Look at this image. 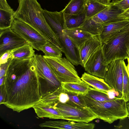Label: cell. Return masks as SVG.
Segmentation results:
<instances>
[{"mask_svg":"<svg viewBox=\"0 0 129 129\" xmlns=\"http://www.w3.org/2000/svg\"><path fill=\"white\" fill-rule=\"evenodd\" d=\"M28 44L11 28L0 30V56L7 51Z\"/></svg>","mask_w":129,"mask_h":129,"instance_id":"cell-10","label":"cell"},{"mask_svg":"<svg viewBox=\"0 0 129 129\" xmlns=\"http://www.w3.org/2000/svg\"><path fill=\"white\" fill-rule=\"evenodd\" d=\"M32 62L38 75L42 98L61 87V82L43 56L35 54Z\"/></svg>","mask_w":129,"mask_h":129,"instance_id":"cell-4","label":"cell"},{"mask_svg":"<svg viewBox=\"0 0 129 129\" xmlns=\"http://www.w3.org/2000/svg\"><path fill=\"white\" fill-rule=\"evenodd\" d=\"M109 5L104 4L98 0H86L84 6L85 19L95 16Z\"/></svg>","mask_w":129,"mask_h":129,"instance_id":"cell-23","label":"cell"},{"mask_svg":"<svg viewBox=\"0 0 129 129\" xmlns=\"http://www.w3.org/2000/svg\"><path fill=\"white\" fill-rule=\"evenodd\" d=\"M112 4L124 11L129 9V0H118Z\"/></svg>","mask_w":129,"mask_h":129,"instance_id":"cell-32","label":"cell"},{"mask_svg":"<svg viewBox=\"0 0 129 129\" xmlns=\"http://www.w3.org/2000/svg\"><path fill=\"white\" fill-rule=\"evenodd\" d=\"M111 92L103 91L90 87L88 91L84 96L95 101H104L111 100L113 98L110 97Z\"/></svg>","mask_w":129,"mask_h":129,"instance_id":"cell-29","label":"cell"},{"mask_svg":"<svg viewBox=\"0 0 129 129\" xmlns=\"http://www.w3.org/2000/svg\"><path fill=\"white\" fill-rule=\"evenodd\" d=\"M11 51H7L0 56V64L6 63L9 59L12 58Z\"/></svg>","mask_w":129,"mask_h":129,"instance_id":"cell-34","label":"cell"},{"mask_svg":"<svg viewBox=\"0 0 129 129\" xmlns=\"http://www.w3.org/2000/svg\"><path fill=\"white\" fill-rule=\"evenodd\" d=\"M63 89V91L67 94L68 97V100L65 103L82 108L88 107L83 95Z\"/></svg>","mask_w":129,"mask_h":129,"instance_id":"cell-27","label":"cell"},{"mask_svg":"<svg viewBox=\"0 0 129 129\" xmlns=\"http://www.w3.org/2000/svg\"><path fill=\"white\" fill-rule=\"evenodd\" d=\"M129 46V25L106 42L103 43L102 49L106 63L118 59L128 58Z\"/></svg>","mask_w":129,"mask_h":129,"instance_id":"cell-5","label":"cell"},{"mask_svg":"<svg viewBox=\"0 0 129 129\" xmlns=\"http://www.w3.org/2000/svg\"><path fill=\"white\" fill-rule=\"evenodd\" d=\"M124 11L111 3L108 7L91 18L97 23L103 25L124 20L121 19L118 17L119 15Z\"/></svg>","mask_w":129,"mask_h":129,"instance_id":"cell-16","label":"cell"},{"mask_svg":"<svg viewBox=\"0 0 129 129\" xmlns=\"http://www.w3.org/2000/svg\"><path fill=\"white\" fill-rule=\"evenodd\" d=\"M47 56L61 57V49L58 46L48 41L41 48V50Z\"/></svg>","mask_w":129,"mask_h":129,"instance_id":"cell-30","label":"cell"},{"mask_svg":"<svg viewBox=\"0 0 129 129\" xmlns=\"http://www.w3.org/2000/svg\"><path fill=\"white\" fill-rule=\"evenodd\" d=\"M33 48L29 44H27L11 51L12 59L24 60L32 58L35 55Z\"/></svg>","mask_w":129,"mask_h":129,"instance_id":"cell-25","label":"cell"},{"mask_svg":"<svg viewBox=\"0 0 129 129\" xmlns=\"http://www.w3.org/2000/svg\"><path fill=\"white\" fill-rule=\"evenodd\" d=\"M123 59L114 60L109 63L104 80L114 90L116 97L121 98L122 95Z\"/></svg>","mask_w":129,"mask_h":129,"instance_id":"cell-9","label":"cell"},{"mask_svg":"<svg viewBox=\"0 0 129 129\" xmlns=\"http://www.w3.org/2000/svg\"><path fill=\"white\" fill-rule=\"evenodd\" d=\"M128 64L127 66V70L129 73V58H127Z\"/></svg>","mask_w":129,"mask_h":129,"instance_id":"cell-41","label":"cell"},{"mask_svg":"<svg viewBox=\"0 0 129 129\" xmlns=\"http://www.w3.org/2000/svg\"><path fill=\"white\" fill-rule=\"evenodd\" d=\"M11 28L26 40L34 49L41 50L48 41L32 27L23 22L14 18Z\"/></svg>","mask_w":129,"mask_h":129,"instance_id":"cell-8","label":"cell"},{"mask_svg":"<svg viewBox=\"0 0 129 129\" xmlns=\"http://www.w3.org/2000/svg\"><path fill=\"white\" fill-rule=\"evenodd\" d=\"M86 0H70L61 11L64 13L75 14L83 12Z\"/></svg>","mask_w":129,"mask_h":129,"instance_id":"cell-26","label":"cell"},{"mask_svg":"<svg viewBox=\"0 0 129 129\" xmlns=\"http://www.w3.org/2000/svg\"><path fill=\"white\" fill-rule=\"evenodd\" d=\"M129 25L128 19L103 24L102 30L98 36L103 43H105Z\"/></svg>","mask_w":129,"mask_h":129,"instance_id":"cell-14","label":"cell"},{"mask_svg":"<svg viewBox=\"0 0 129 129\" xmlns=\"http://www.w3.org/2000/svg\"><path fill=\"white\" fill-rule=\"evenodd\" d=\"M5 76L0 78V86L3 85L5 83Z\"/></svg>","mask_w":129,"mask_h":129,"instance_id":"cell-37","label":"cell"},{"mask_svg":"<svg viewBox=\"0 0 129 129\" xmlns=\"http://www.w3.org/2000/svg\"><path fill=\"white\" fill-rule=\"evenodd\" d=\"M18 1L19 6L14 18L28 24L48 41L61 49L59 37L47 23L43 13V9L37 0Z\"/></svg>","mask_w":129,"mask_h":129,"instance_id":"cell-2","label":"cell"},{"mask_svg":"<svg viewBox=\"0 0 129 129\" xmlns=\"http://www.w3.org/2000/svg\"><path fill=\"white\" fill-rule=\"evenodd\" d=\"M83 96L87 107L98 118L105 122L111 124L128 116L126 102L121 98L114 96L109 100L99 101Z\"/></svg>","mask_w":129,"mask_h":129,"instance_id":"cell-3","label":"cell"},{"mask_svg":"<svg viewBox=\"0 0 129 129\" xmlns=\"http://www.w3.org/2000/svg\"><path fill=\"white\" fill-rule=\"evenodd\" d=\"M45 60L61 82L81 81L73 65L67 58L43 56Z\"/></svg>","mask_w":129,"mask_h":129,"instance_id":"cell-6","label":"cell"},{"mask_svg":"<svg viewBox=\"0 0 129 129\" xmlns=\"http://www.w3.org/2000/svg\"><path fill=\"white\" fill-rule=\"evenodd\" d=\"M128 58H129V46L128 47Z\"/></svg>","mask_w":129,"mask_h":129,"instance_id":"cell-42","label":"cell"},{"mask_svg":"<svg viewBox=\"0 0 129 129\" xmlns=\"http://www.w3.org/2000/svg\"><path fill=\"white\" fill-rule=\"evenodd\" d=\"M103 25L96 23L91 18L86 19L79 27L91 34L98 36L101 32Z\"/></svg>","mask_w":129,"mask_h":129,"instance_id":"cell-28","label":"cell"},{"mask_svg":"<svg viewBox=\"0 0 129 129\" xmlns=\"http://www.w3.org/2000/svg\"><path fill=\"white\" fill-rule=\"evenodd\" d=\"M123 72L122 95L121 97L126 102L129 100V73L124 60L122 63Z\"/></svg>","mask_w":129,"mask_h":129,"instance_id":"cell-31","label":"cell"},{"mask_svg":"<svg viewBox=\"0 0 129 129\" xmlns=\"http://www.w3.org/2000/svg\"><path fill=\"white\" fill-rule=\"evenodd\" d=\"M43 12L47 23L59 37L65 28L64 13L61 11L52 12L45 9L43 10Z\"/></svg>","mask_w":129,"mask_h":129,"instance_id":"cell-15","label":"cell"},{"mask_svg":"<svg viewBox=\"0 0 129 129\" xmlns=\"http://www.w3.org/2000/svg\"><path fill=\"white\" fill-rule=\"evenodd\" d=\"M65 27L71 29L79 27L86 19L85 10L79 14H73L64 13Z\"/></svg>","mask_w":129,"mask_h":129,"instance_id":"cell-24","label":"cell"},{"mask_svg":"<svg viewBox=\"0 0 129 129\" xmlns=\"http://www.w3.org/2000/svg\"><path fill=\"white\" fill-rule=\"evenodd\" d=\"M12 59L11 58L6 63L0 64V78L6 76L9 66Z\"/></svg>","mask_w":129,"mask_h":129,"instance_id":"cell-33","label":"cell"},{"mask_svg":"<svg viewBox=\"0 0 129 129\" xmlns=\"http://www.w3.org/2000/svg\"><path fill=\"white\" fill-rule=\"evenodd\" d=\"M118 0H109V1L110 2H111L112 4H113L115 3Z\"/></svg>","mask_w":129,"mask_h":129,"instance_id":"cell-40","label":"cell"},{"mask_svg":"<svg viewBox=\"0 0 129 129\" xmlns=\"http://www.w3.org/2000/svg\"><path fill=\"white\" fill-rule=\"evenodd\" d=\"M15 12L7 0H0V30L11 28Z\"/></svg>","mask_w":129,"mask_h":129,"instance_id":"cell-19","label":"cell"},{"mask_svg":"<svg viewBox=\"0 0 129 129\" xmlns=\"http://www.w3.org/2000/svg\"><path fill=\"white\" fill-rule=\"evenodd\" d=\"M108 64L105 61L102 47L90 57L84 68L87 73L104 79Z\"/></svg>","mask_w":129,"mask_h":129,"instance_id":"cell-11","label":"cell"},{"mask_svg":"<svg viewBox=\"0 0 129 129\" xmlns=\"http://www.w3.org/2000/svg\"><path fill=\"white\" fill-rule=\"evenodd\" d=\"M44 102L50 104L57 109L61 113L64 120L88 123L98 118L97 116L88 107L79 108L61 103L58 100L51 102Z\"/></svg>","mask_w":129,"mask_h":129,"instance_id":"cell-7","label":"cell"},{"mask_svg":"<svg viewBox=\"0 0 129 129\" xmlns=\"http://www.w3.org/2000/svg\"><path fill=\"white\" fill-rule=\"evenodd\" d=\"M118 17L123 19L129 20V9L119 15Z\"/></svg>","mask_w":129,"mask_h":129,"instance_id":"cell-36","label":"cell"},{"mask_svg":"<svg viewBox=\"0 0 129 129\" xmlns=\"http://www.w3.org/2000/svg\"><path fill=\"white\" fill-rule=\"evenodd\" d=\"M39 118H48L54 119H63L60 112L52 105L40 101L33 107Z\"/></svg>","mask_w":129,"mask_h":129,"instance_id":"cell-18","label":"cell"},{"mask_svg":"<svg viewBox=\"0 0 129 129\" xmlns=\"http://www.w3.org/2000/svg\"><path fill=\"white\" fill-rule=\"evenodd\" d=\"M101 3L107 5H109L111 3H109L108 0H98Z\"/></svg>","mask_w":129,"mask_h":129,"instance_id":"cell-38","label":"cell"},{"mask_svg":"<svg viewBox=\"0 0 129 129\" xmlns=\"http://www.w3.org/2000/svg\"><path fill=\"white\" fill-rule=\"evenodd\" d=\"M41 127H49L64 129H93L94 124L63 120L46 121L39 125Z\"/></svg>","mask_w":129,"mask_h":129,"instance_id":"cell-17","label":"cell"},{"mask_svg":"<svg viewBox=\"0 0 129 129\" xmlns=\"http://www.w3.org/2000/svg\"><path fill=\"white\" fill-rule=\"evenodd\" d=\"M108 0V1H109V3H111L110 2H109V0Z\"/></svg>","mask_w":129,"mask_h":129,"instance_id":"cell-43","label":"cell"},{"mask_svg":"<svg viewBox=\"0 0 129 129\" xmlns=\"http://www.w3.org/2000/svg\"><path fill=\"white\" fill-rule=\"evenodd\" d=\"M62 88L69 92L84 95L88 92L90 86L84 81L69 82H61Z\"/></svg>","mask_w":129,"mask_h":129,"instance_id":"cell-22","label":"cell"},{"mask_svg":"<svg viewBox=\"0 0 129 129\" xmlns=\"http://www.w3.org/2000/svg\"><path fill=\"white\" fill-rule=\"evenodd\" d=\"M81 79L95 89L109 93L111 92L114 93V90L106 82L104 79L86 72L82 74Z\"/></svg>","mask_w":129,"mask_h":129,"instance_id":"cell-21","label":"cell"},{"mask_svg":"<svg viewBox=\"0 0 129 129\" xmlns=\"http://www.w3.org/2000/svg\"><path fill=\"white\" fill-rule=\"evenodd\" d=\"M62 32V35L59 37L62 52L73 65L77 66L80 64L79 48L66 34Z\"/></svg>","mask_w":129,"mask_h":129,"instance_id":"cell-12","label":"cell"},{"mask_svg":"<svg viewBox=\"0 0 129 129\" xmlns=\"http://www.w3.org/2000/svg\"><path fill=\"white\" fill-rule=\"evenodd\" d=\"M0 104H3L4 103L6 95V91L5 88V83L0 86Z\"/></svg>","mask_w":129,"mask_h":129,"instance_id":"cell-35","label":"cell"},{"mask_svg":"<svg viewBox=\"0 0 129 129\" xmlns=\"http://www.w3.org/2000/svg\"><path fill=\"white\" fill-rule=\"evenodd\" d=\"M33 58L12 59L6 75V95L3 104L18 113L33 108L42 99Z\"/></svg>","mask_w":129,"mask_h":129,"instance_id":"cell-1","label":"cell"},{"mask_svg":"<svg viewBox=\"0 0 129 129\" xmlns=\"http://www.w3.org/2000/svg\"><path fill=\"white\" fill-rule=\"evenodd\" d=\"M62 31L78 48L84 42L95 36L79 27L64 29Z\"/></svg>","mask_w":129,"mask_h":129,"instance_id":"cell-20","label":"cell"},{"mask_svg":"<svg viewBox=\"0 0 129 129\" xmlns=\"http://www.w3.org/2000/svg\"><path fill=\"white\" fill-rule=\"evenodd\" d=\"M126 106L128 113V116L127 117L129 119V100L126 102Z\"/></svg>","mask_w":129,"mask_h":129,"instance_id":"cell-39","label":"cell"},{"mask_svg":"<svg viewBox=\"0 0 129 129\" xmlns=\"http://www.w3.org/2000/svg\"><path fill=\"white\" fill-rule=\"evenodd\" d=\"M102 44L98 36H93L84 42L79 47L80 64L84 68L89 58L101 48Z\"/></svg>","mask_w":129,"mask_h":129,"instance_id":"cell-13","label":"cell"}]
</instances>
